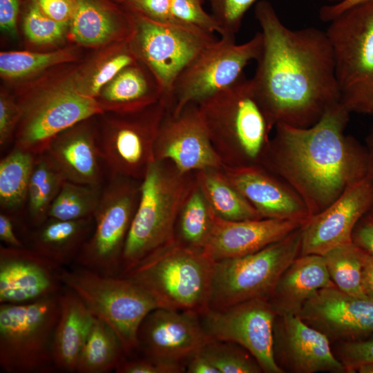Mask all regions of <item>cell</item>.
I'll return each instance as SVG.
<instances>
[{"label":"cell","mask_w":373,"mask_h":373,"mask_svg":"<svg viewBox=\"0 0 373 373\" xmlns=\"http://www.w3.org/2000/svg\"><path fill=\"white\" fill-rule=\"evenodd\" d=\"M59 299L60 314L52 346L53 364L55 370L76 372L95 316L81 298L65 286Z\"/></svg>","instance_id":"484cf974"},{"label":"cell","mask_w":373,"mask_h":373,"mask_svg":"<svg viewBox=\"0 0 373 373\" xmlns=\"http://www.w3.org/2000/svg\"><path fill=\"white\" fill-rule=\"evenodd\" d=\"M19 104L15 146L37 156L59 133L105 111L96 98L83 93L73 82L44 90Z\"/></svg>","instance_id":"5bb4252c"},{"label":"cell","mask_w":373,"mask_h":373,"mask_svg":"<svg viewBox=\"0 0 373 373\" xmlns=\"http://www.w3.org/2000/svg\"><path fill=\"white\" fill-rule=\"evenodd\" d=\"M298 315L331 343L373 334V300L350 295L336 286L318 290L303 305Z\"/></svg>","instance_id":"ffe728a7"},{"label":"cell","mask_w":373,"mask_h":373,"mask_svg":"<svg viewBox=\"0 0 373 373\" xmlns=\"http://www.w3.org/2000/svg\"><path fill=\"white\" fill-rule=\"evenodd\" d=\"M216 261L203 250L175 241L125 275L160 307L201 314L209 309Z\"/></svg>","instance_id":"5b68a950"},{"label":"cell","mask_w":373,"mask_h":373,"mask_svg":"<svg viewBox=\"0 0 373 373\" xmlns=\"http://www.w3.org/2000/svg\"><path fill=\"white\" fill-rule=\"evenodd\" d=\"M325 1L330 2L329 4H334V3L342 2L344 0H325Z\"/></svg>","instance_id":"6f0895ef"},{"label":"cell","mask_w":373,"mask_h":373,"mask_svg":"<svg viewBox=\"0 0 373 373\" xmlns=\"http://www.w3.org/2000/svg\"><path fill=\"white\" fill-rule=\"evenodd\" d=\"M99 95L104 110L115 113L139 111L167 97L153 73L139 61L119 72Z\"/></svg>","instance_id":"83f0119b"},{"label":"cell","mask_w":373,"mask_h":373,"mask_svg":"<svg viewBox=\"0 0 373 373\" xmlns=\"http://www.w3.org/2000/svg\"><path fill=\"white\" fill-rule=\"evenodd\" d=\"M221 168L195 172L196 182L215 215L232 221L263 218L229 181Z\"/></svg>","instance_id":"f546056e"},{"label":"cell","mask_w":373,"mask_h":373,"mask_svg":"<svg viewBox=\"0 0 373 373\" xmlns=\"http://www.w3.org/2000/svg\"><path fill=\"white\" fill-rule=\"evenodd\" d=\"M372 206L373 183L366 175L303 225L300 256H323L336 247L352 242L356 225Z\"/></svg>","instance_id":"e0dca14e"},{"label":"cell","mask_w":373,"mask_h":373,"mask_svg":"<svg viewBox=\"0 0 373 373\" xmlns=\"http://www.w3.org/2000/svg\"><path fill=\"white\" fill-rule=\"evenodd\" d=\"M141 181L110 176L93 215V231L75 262L107 275H119L123 251L140 193Z\"/></svg>","instance_id":"30bf717a"},{"label":"cell","mask_w":373,"mask_h":373,"mask_svg":"<svg viewBox=\"0 0 373 373\" xmlns=\"http://www.w3.org/2000/svg\"><path fill=\"white\" fill-rule=\"evenodd\" d=\"M126 9L160 23H182L173 15L171 0H124Z\"/></svg>","instance_id":"ee69618b"},{"label":"cell","mask_w":373,"mask_h":373,"mask_svg":"<svg viewBox=\"0 0 373 373\" xmlns=\"http://www.w3.org/2000/svg\"><path fill=\"white\" fill-rule=\"evenodd\" d=\"M117 1L122 3L124 0H117Z\"/></svg>","instance_id":"680465c9"},{"label":"cell","mask_w":373,"mask_h":373,"mask_svg":"<svg viewBox=\"0 0 373 373\" xmlns=\"http://www.w3.org/2000/svg\"><path fill=\"white\" fill-rule=\"evenodd\" d=\"M219 373H260L254 356L238 344L211 338L200 351Z\"/></svg>","instance_id":"74e56055"},{"label":"cell","mask_w":373,"mask_h":373,"mask_svg":"<svg viewBox=\"0 0 373 373\" xmlns=\"http://www.w3.org/2000/svg\"><path fill=\"white\" fill-rule=\"evenodd\" d=\"M69 26L73 39L88 46L129 40L133 31L128 12L105 0H77Z\"/></svg>","instance_id":"4316f807"},{"label":"cell","mask_w":373,"mask_h":373,"mask_svg":"<svg viewBox=\"0 0 373 373\" xmlns=\"http://www.w3.org/2000/svg\"><path fill=\"white\" fill-rule=\"evenodd\" d=\"M262 48L251 79L256 98L269 123L307 128L341 102L332 49L325 31L293 30L267 0L254 9Z\"/></svg>","instance_id":"6da1fadb"},{"label":"cell","mask_w":373,"mask_h":373,"mask_svg":"<svg viewBox=\"0 0 373 373\" xmlns=\"http://www.w3.org/2000/svg\"><path fill=\"white\" fill-rule=\"evenodd\" d=\"M117 373H182L186 366L179 364L166 363L145 357L127 361L125 358L115 370Z\"/></svg>","instance_id":"bcb514c9"},{"label":"cell","mask_w":373,"mask_h":373,"mask_svg":"<svg viewBox=\"0 0 373 373\" xmlns=\"http://www.w3.org/2000/svg\"><path fill=\"white\" fill-rule=\"evenodd\" d=\"M154 157L155 160L171 162L182 173L222 166L195 103L178 113H167L158 131Z\"/></svg>","instance_id":"ac0fdd59"},{"label":"cell","mask_w":373,"mask_h":373,"mask_svg":"<svg viewBox=\"0 0 373 373\" xmlns=\"http://www.w3.org/2000/svg\"><path fill=\"white\" fill-rule=\"evenodd\" d=\"M69 23L48 17L36 0H28L23 17V30L27 38L36 44H49L60 40Z\"/></svg>","instance_id":"ab89813d"},{"label":"cell","mask_w":373,"mask_h":373,"mask_svg":"<svg viewBox=\"0 0 373 373\" xmlns=\"http://www.w3.org/2000/svg\"><path fill=\"white\" fill-rule=\"evenodd\" d=\"M62 267L32 249L0 247V303H22L59 293Z\"/></svg>","instance_id":"44dd1931"},{"label":"cell","mask_w":373,"mask_h":373,"mask_svg":"<svg viewBox=\"0 0 373 373\" xmlns=\"http://www.w3.org/2000/svg\"><path fill=\"white\" fill-rule=\"evenodd\" d=\"M41 10L51 19L69 23L74 14L77 0H36Z\"/></svg>","instance_id":"7dc6e473"},{"label":"cell","mask_w":373,"mask_h":373,"mask_svg":"<svg viewBox=\"0 0 373 373\" xmlns=\"http://www.w3.org/2000/svg\"><path fill=\"white\" fill-rule=\"evenodd\" d=\"M356 372L373 373V363H367L358 367Z\"/></svg>","instance_id":"9f6ffc18"},{"label":"cell","mask_w":373,"mask_h":373,"mask_svg":"<svg viewBox=\"0 0 373 373\" xmlns=\"http://www.w3.org/2000/svg\"><path fill=\"white\" fill-rule=\"evenodd\" d=\"M363 287L365 295L373 300V256L365 251L363 257Z\"/></svg>","instance_id":"db71d44e"},{"label":"cell","mask_w":373,"mask_h":373,"mask_svg":"<svg viewBox=\"0 0 373 373\" xmlns=\"http://www.w3.org/2000/svg\"><path fill=\"white\" fill-rule=\"evenodd\" d=\"M365 251L353 242L336 247L323 256L336 287L350 295L367 297L363 287Z\"/></svg>","instance_id":"e575fe53"},{"label":"cell","mask_w":373,"mask_h":373,"mask_svg":"<svg viewBox=\"0 0 373 373\" xmlns=\"http://www.w3.org/2000/svg\"><path fill=\"white\" fill-rule=\"evenodd\" d=\"M325 31L341 102L352 113L373 116V1L335 17Z\"/></svg>","instance_id":"52a82bcc"},{"label":"cell","mask_w":373,"mask_h":373,"mask_svg":"<svg viewBox=\"0 0 373 373\" xmlns=\"http://www.w3.org/2000/svg\"><path fill=\"white\" fill-rule=\"evenodd\" d=\"M195 182V172L182 173L168 160H155L150 165L141 180L119 275L174 242L178 213Z\"/></svg>","instance_id":"3957f363"},{"label":"cell","mask_w":373,"mask_h":373,"mask_svg":"<svg viewBox=\"0 0 373 373\" xmlns=\"http://www.w3.org/2000/svg\"><path fill=\"white\" fill-rule=\"evenodd\" d=\"M102 187L64 181L49 209L48 218L74 220L93 217Z\"/></svg>","instance_id":"d590c367"},{"label":"cell","mask_w":373,"mask_h":373,"mask_svg":"<svg viewBox=\"0 0 373 373\" xmlns=\"http://www.w3.org/2000/svg\"><path fill=\"white\" fill-rule=\"evenodd\" d=\"M37 155L14 146L0 162V205L14 211L27 201L29 182Z\"/></svg>","instance_id":"1f68e13d"},{"label":"cell","mask_w":373,"mask_h":373,"mask_svg":"<svg viewBox=\"0 0 373 373\" xmlns=\"http://www.w3.org/2000/svg\"><path fill=\"white\" fill-rule=\"evenodd\" d=\"M61 280L95 318L114 330L126 355L137 349V333L144 318L160 307L144 288L126 276L104 274L78 265L63 269Z\"/></svg>","instance_id":"8992f818"},{"label":"cell","mask_w":373,"mask_h":373,"mask_svg":"<svg viewBox=\"0 0 373 373\" xmlns=\"http://www.w3.org/2000/svg\"><path fill=\"white\" fill-rule=\"evenodd\" d=\"M262 48L261 32L238 44L236 37L220 39L205 47L180 73L172 91L173 113H178L190 103L206 97L235 83L252 60H257Z\"/></svg>","instance_id":"4fadbf2b"},{"label":"cell","mask_w":373,"mask_h":373,"mask_svg":"<svg viewBox=\"0 0 373 373\" xmlns=\"http://www.w3.org/2000/svg\"><path fill=\"white\" fill-rule=\"evenodd\" d=\"M126 10L132 21L129 44L133 52L153 73L172 101V88L178 75L216 39L213 34L192 26L157 22Z\"/></svg>","instance_id":"8fae6325"},{"label":"cell","mask_w":373,"mask_h":373,"mask_svg":"<svg viewBox=\"0 0 373 373\" xmlns=\"http://www.w3.org/2000/svg\"><path fill=\"white\" fill-rule=\"evenodd\" d=\"M93 227V217L74 220L48 218L35 231L31 249L63 267L75 262Z\"/></svg>","instance_id":"f1b7e54d"},{"label":"cell","mask_w":373,"mask_h":373,"mask_svg":"<svg viewBox=\"0 0 373 373\" xmlns=\"http://www.w3.org/2000/svg\"><path fill=\"white\" fill-rule=\"evenodd\" d=\"M59 292L26 303L0 304V367L3 372L55 370L52 346L60 314Z\"/></svg>","instance_id":"ba28073f"},{"label":"cell","mask_w":373,"mask_h":373,"mask_svg":"<svg viewBox=\"0 0 373 373\" xmlns=\"http://www.w3.org/2000/svg\"><path fill=\"white\" fill-rule=\"evenodd\" d=\"M203 3L204 0H171L173 15L182 23L221 35L220 26L213 15L204 10Z\"/></svg>","instance_id":"b9f144b4"},{"label":"cell","mask_w":373,"mask_h":373,"mask_svg":"<svg viewBox=\"0 0 373 373\" xmlns=\"http://www.w3.org/2000/svg\"><path fill=\"white\" fill-rule=\"evenodd\" d=\"M350 114L340 102L309 127L276 124L261 159L260 165L298 193L310 216L367 175L366 149L345 133Z\"/></svg>","instance_id":"7a4b0ae2"},{"label":"cell","mask_w":373,"mask_h":373,"mask_svg":"<svg viewBox=\"0 0 373 373\" xmlns=\"http://www.w3.org/2000/svg\"><path fill=\"white\" fill-rule=\"evenodd\" d=\"M307 221L278 218L232 221L219 218L212 211L210 234L203 251L215 261L244 256L284 238Z\"/></svg>","instance_id":"7402d4cb"},{"label":"cell","mask_w":373,"mask_h":373,"mask_svg":"<svg viewBox=\"0 0 373 373\" xmlns=\"http://www.w3.org/2000/svg\"><path fill=\"white\" fill-rule=\"evenodd\" d=\"M302 227L256 252L216 261L209 308L268 299L281 274L300 254Z\"/></svg>","instance_id":"9c48e42d"},{"label":"cell","mask_w":373,"mask_h":373,"mask_svg":"<svg viewBox=\"0 0 373 373\" xmlns=\"http://www.w3.org/2000/svg\"><path fill=\"white\" fill-rule=\"evenodd\" d=\"M138 61L133 52L129 40L124 42L119 49L99 64L85 82L77 84L83 93L96 98L103 88L125 68Z\"/></svg>","instance_id":"f35d334b"},{"label":"cell","mask_w":373,"mask_h":373,"mask_svg":"<svg viewBox=\"0 0 373 373\" xmlns=\"http://www.w3.org/2000/svg\"><path fill=\"white\" fill-rule=\"evenodd\" d=\"M197 105L222 166L260 164L274 128L256 98L251 79L243 74Z\"/></svg>","instance_id":"277c9868"},{"label":"cell","mask_w":373,"mask_h":373,"mask_svg":"<svg viewBox=\"0 0 373 373\" xmlns=\"http://www.w3.org/2000/svg\"><path fill=\"white\" fill-rule=\"evenodd\" d=\"M373 0H344L342 2L327 4L321 8L319 17L321 21L329 22L343 11L361 3Z\"/></svg>","instance_id":"816d5d0a"},{"label":"cell","mask_w":373,"mask_h":373,"mask_svg":"<svg viewBox=\"0 0 373 373\" xmlns=\"http://www.w3.org/2000/svg\"><path fill=\"white\" fill-rule=\"evenodd\" d=\"M121 341L114 330L95 317L78 361L77 373H106L125 358Z\"/></svg>","instance_id":"4dcf8cb0"},{"label":"cell","mask_w":373,"mask_h":373,"mask_svg":"<svg viewBox=\"0 0 373 373\" xmlns=\"http://www.w3.org/2000/svg\"><path fill=\"white\" fill-rule=\"evenodd\" d=\"M73 59V53L68 50L45 53L28 51L1 52L0 73L1 76L6 78H21Z\"/></svg>","instance_id":"8d00e7d4"},{"label":"cell","mask_w":373,"mask_h":373,"mask_svg":"<svg viewBox=\"0 0 373 373\" xmlns=\"http://www.w3.org/2000/svg\"><path fill=\"white\" fill-rule=\"evenodd\" d=\"M211 338L201 324L200 314L158 307L142 322L137 349L145 357L166 363L186 365Z\"/></svg>","instance_id":"2e32d148"},{"label":"cell","mask_w":373,"mask_h":373,"mask_svg":"<svg viewBox=\"0 0 373 373\" xmlns=\"http://www.w3.org/2000/svg\"><path fill=\"white\" fill-rule=\"evenodd\" d=\"M276 313L267 298H255L222 309H207L200 314L210 338L232 342L249 352L263 372L283 373L273 352Z\"/></svg>","instance_id":"9a60e30c"},{"label":"cell","mask_w":373,"mask_h":373,"mask_svg":"<svg viewBox=\"0 0 373 373\" xmlns=\"http://www.w3.org/2000/svg\"><path fill=\"white\" fill-rule=\"evenodd\" d=\"M173 103L164 97L143 109L116 113L100 134L99 144L110 176L141 181L155 161L154 147L159 128Z\"/></svg>","instance_id":"7c38bea8"},{"label":"cell","mask_w":373,"mask_h":373,"mask_svg":"<svg viewBox=\"0 0 373 373\" xmlns=\"http://www.w3.org/2000/svg\"><path fill=\"white\" fill-rule=\"evenodd\" d=\"M331 345L325 334L307 324L298 314H276L273 352L283 372H346Z\"/></svg>","instance_id":"d6986e66"},{"label":"cell","mask_w":373,"mask_h":373,"mask_svg":"<svg viewBox=\"0 0 373 373\" xmlns=\"http://www.w3.org/2000/svg\"><path fill=\"white\" fill-rule=\"evenodd\" d=\"M87 119L57 135L44 153L65 181L102 186L105 165L98 133L86 123Z\"/></svg>","instance_id":"cb8c5ba5"},{"label":"cell","mask_w":373,"mask_h":373,"mask_svg":"<svg viewBox=\"0 0 373 373\" xmlns=\"http://www.w3.org/2000/svg\"><path fill=\"white\" fill-rule=\"evenodd\" d=\"M21 117L20 104L1 93L0 95V146L1 149L12 140Z\"/></svg>","instance_id":"f6af8a7d"},{"label":"cell","mask_w":373,"mask_h":373,"mask_svg":"<svg viewBox=\"0 0 373 373\" xmlns=\"http://www.w3.org/2000/svg\"><path fill=\"white\" fill-rule=\"evenodd\" d=\"M334 286L323 256L300 255L281 274L268 300L278 315L298 314L318 290Z\"/></svg>","instance_id":"d4e9b609"},{"label":"cell","mask_w":373,"mask_h":373,"mask_svg":"<svg viewBox=\"0 0 373 373\" xmlns=\"http://www.w3.org/2000/svg\"><path fill=\"white\" fill-rule=\"evenodd\" d=\"M0 239L8 247H24L15 234L10 216L4 212L0 213Z\"/></svg>","instance_id":"f907efd6"},{"label":"cell","mask_w":373,"mask_h":373,"mask_svg":"<svg viewBox=\"0 0 373 373\" xmlns=\"http://www.w3.org/2000/svg\"><path fill=\"white\" fill-rule=\"evenodd\" d=\"M212 210L196 180L178 213L175 241L189 248L203 250L209 237Z\"/></svg>","instance_id":"d6a6232c"},{"label":"cell","mask_w":373,"mask_h":373,"mask_svg":"<svg viewBox=\"0 0 373 373\" xmlns=\"http://www.w3.org/2000/svg\"><path fill=\"white\" fill-rule=\"evenodd\" d=\"M187 373H219L201 352L195 354L188 361L186 365Z\"/></svg>","instance_id":"f5cc1de1"},{"label":"cell","mask_w":373,"mask_h":373,"mask_svg":"<svg viewBox=\"0 0 373 373\" xmlns=\"http://www.w3.org/2000/svg\"><path fill=\"white\" fill-rule=\"evenodd\" d=\"M261 0H209L211 15L222 30L220 36L236 37L246 12Z\"/></svg>","instance_id":"60d3db41"},{"label":"cell","mask_w":373,"mask_h":373,"mask_svg":"<svg viewBox=\"0 0 373 373\" xmlns=\"http://www.w3.org/2000/svg\"><path fill=\"white\" fill-rule=\"evenodd\" d=\"M65 180L43 153L37 155L27 196L30 222L40 225L48 219L49 209Z\"/></svg>","instance_id":"836d02e7"},{"label":"cell","mask_w":373,"mask_h":373,"mask_svg":"<svg viewBox=\"0 0 373 373\" xmlns=\"http://www.w3.org/2000/svg\"><path fill=\"white\" fill-rule=\"evenodd\" d=\"M366 144L367 147L365 149L367 155V169L366 175L373 183V128L367 137ZM369 213L373 215V206Z\"/></svg>","instance_id":"11a10c76"},{"label":"cell","mask_w":373,"mask_h":373,"mask_svg":"<svg viewBox=\"0 0 373 373\" xmlns=\"http://www.w3.org/2000/svg\"><path fill=\"white\" fill-rule=\"evenodd\" d=\"M352 242L373 256L372 214L368 212L358 221L352 233Z\"/></svg>","instance_id":"c3c4849f"},{"label":"cell","mask_w":373,"mask_h":373,"mask_svg":"<svg viewBox=\"0 0 373 373\" xmlns=\"http://www.w3.org/2000/svg\"><path fill=\"white\" fill-rule=\"evenodd\" d=\"M19 0H0L1 29L11 35L17 32V18Z\"/></svg>","instance_id":"681fc988"},{"label":"cell","mask_w":373,"mask_h":373,"mask_svg":"<svg viewBox=\"0 0 373 373\" xmlns=\"http://www.w3.org/2000/svg\"><path fill=\"white\" fill-rule=\"evenodd\" d=\"M332 348L346 372H356L358 367L373 363V334L357 340L334 343Z\"/></svg>","instance_id":"7bdbcfd3"},{"label":"cell","mask_w":373,"mask_h":373,"mask_svg":"<svg viewBox=\"0 0 373 373\" xmlns=\"http://www.w3.org/2000/svg\"><path fill=\"white\" fill-rule=\"evenodd\" d=\"M225 176L263 218L307 221L311 216L298 193L260 164L221 168Z\"/></svg>","instance_id":"603a6c76"}]
</instances>
